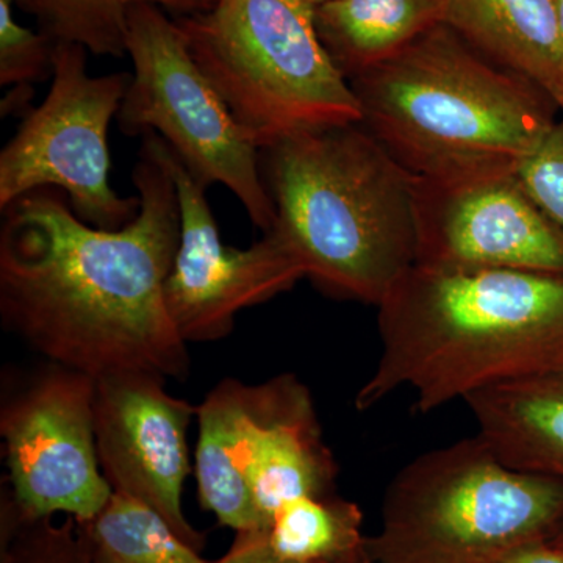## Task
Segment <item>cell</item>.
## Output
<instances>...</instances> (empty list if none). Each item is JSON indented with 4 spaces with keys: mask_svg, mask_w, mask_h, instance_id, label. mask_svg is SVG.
<instances>
[{
    "mask_svg": "<svg viewBox=\"0 0 563 563\" xmlns=\"http://www.w3.org/2000/svg\"><path fill=\"white\" fill-rule=\"evenodd\" d=\"M132 180L140 211L118 231L81 221L57 188L2 210L0 320L47 362L92 379L146 372L181 380L190 357L165 302L179 199L154 132L143 135Z\"/></svg>",
    "mask_w": 563,
    "mask_h": 563,
    "instance_id": "6da1fadb",
    "label": "cell"
},
{
    "mask_svg": "<svg viewBox=\"0 0 563 563\" xmlns=\"http://www.w3.org/2000/svg\"><path fill=\"white\" fill-rule=\"evenodd\" d=\"M377 309L380 357L361 412L410 388L429 413L563 366V274L413 266Z\"/></svg>",
    "mask_w": 563,
    "mask_h": 563,
    "instance_id": "7a4b0ae2",
    "label": "cell"
},
{
    "mask_svg": "<svg viewBox=\"0 0 563 563\" xmlns=\"http://www.w3.org/2000/svg\"><path fill=\"white\" fill-rule=\"evenodd\" d=\"M261 168L272 231L320 290L379 307L417 265V177L362 124L280 141Z\"/></svg>",
    "mask_w": 563,
    "mask_h": 563,
    "instance_id": "3957f363",
    "label": "cell"
},
{
    "mask_svg": "<svg viewBox=\"0 0 563 563\" xmlns=\"http://www.w3.org/2000/svg\"><path fill=\"white\" fill-rule=\"evenodd\" d=\"M350 84L362 128L420 179L518 172L558 109L446 24Z\"/></svg>",
    "mask_w": 563,
    "mask_h": 563,
    "instance_id": "277c9868",
    "label": "cell"
},
{
    "mask_svg": "<svg viewBox=\"0 0 563 563\" xmlns=\"http://www.w3.org/2000/svg\"><path fill=\"white\" fill-rule=\"evenodd\" d=\"M176 21L192 58L258 150L361 124V102L322 44L307 0H217Z\"/></svg>",
    "mask_w": 563,
    "mask_h": 563,
    "instance_id": "5b68a950",
    "label": "cell"
},
{
    "mask_svg": "<svg viewBox=\"0 0 563 563\" xmlns=\"http://www.w3.org/2000/svg\"><path fill=\"white\" fill-rule=\"evenodd\" d=\"M563 525V483L506 465L479 435L418 455L393 477L373 563H492Z\"/></svg>",
    "mask_w": 563,
    "mask_h": 563,
    "instance_id": "8992f818",
    "label": "cell"
},
{
    "mask_svg": "<svg viewBox=\"0 0 563 563\" xmlns=\"http://www.w3.org/2000/svg\"><path fill=\"white\" fill-rule=\"evenodd\" d=\"M128 55L133 73L118 111L120 131L157 133L203 187L221 184L255 228L272 231L276 209L263 181L261 150L192 58L176 18L151 3L133 7Z\"/></svg>",
    "mask_w": 563,
    "mask_h": 563,
    "instance_id": "52a82bcc",
    "label": "cell"
},
{
    "mask_svg": "<svg viewBox=\"0 0 563 563\" xmlns=\"http://www.w3.org/2000/svg\"><path fill=\"white\" fill-rule=\"evenodd\" d=\"M88 54L79 44L55 46L49 92L0 152V210L29 192L57 188L81 221L118 231L141 203L139 195H118L110 184L109 129L132 73L91 76Z\"/></svg>",
    "mask_w": 563,
    "mask_h": 563,
    "instance_id": "ba28073f",
    "label": "cell"
},
{
    "mask_svg": "<svg viewBox=\"0 0 563 563\" xmlns=\"http://www.w3.org/2000/svg\"><path fill=\"white\" fill-rule=\"evenodd\" d=\"M96 379L47 362L0 406L9 495L25 517L65 514L87 523L111 490L98 457Z\"/></svg>",
    "mask_w": 563,
    "mask_h": 563,
    "instance_id": "9c48e42d",
    "label": "cell"
},
{
    "mask_svg": "<svg viewBox=\"0 0 563 563\" xmlns=\"http://www.w3.org/2000/svg\"><path fill=\"white\" fill-rule=\"evenodd\" d=\"M154 136L180 210L179 247L165 284L166 309L185 343L217 342L233 331L242 310L291 290L306 273L273 231L246 250L225 246L207 199L209 188Z\"/></svg>",
    "mask_w": 563,
    "mask_h": 563,
    "instance_id": "30bf717a",
    "label": "cell"
},
{
    "mask_svg": "<svg viewBox=\"0 0 563 563\" xmlns=\"http://www.w3.org/2000/svg\"><path fill=\"white\" fill-rule=\"evenodd\" d=\"M417 265L563 274V233L517 172L415 181Z\"/></svg>",
    "mask_w": 563,
    "mask_h": 563,
    "instance_id": "8fae6325",
    "label": "cell"
},
{
    "mask_svg": "<svg viewBox=\"0 0 563 563\" xmlns=\"http://www.w3.org/2000/svg\"><path fill=\"white\" fill-rule=\"evenodd\" d=\"M165 377L111 373L96 379L95 433L99 463L111 490L162 515L174 532L202 551L206 537L184 512L191 473L188 429L198 406L166 391Z\"/></svg>",
    "mask_w": 563,
    "mask_h": 563,
    "instance_id": "7c38bea8",
    "label": "cell"
},
{
    "mask_svg": "<svg viewBox=\"0 0 563 563\" xmlns=\"http://www.w3.org/2000/svg\"><path fill=\"white\" fill-rule=\"evenodd\" d=\"M339 466L309 388L295 374L263 383V412L247 483L263 531L285 504L335 495Z\"/></svg>",
    "mask_w": 563,
    "mask_h": 563,
    "instance_id": "4fadbf2b",
    "label": "cell"
},
{
    "mask_svg": "<svg viewBox=\"0 0 563 563\" xmlns=\"http://www.w3.org/2000/svg\"><path fill=\"white\" fill-rule=\"evenodd\" d=\"M263 384L221 380L198 406L196 481L203 509L235 532L261 528L247 470L261 426Z\"/></svg>",
    "mask_w": 563,
    "mask_h": 563,
    "instance_id": "5bb4252c",
    "label": "cell"
},
{
    "mask_svg": "<svg viewBox=\"0 0 563 563\" xmlns=\"http://www.w3.org/2000/svg\"><path fill=\"white\" fill-rule=\"evenodd\" d=\"M446 25L563 109V36L553 0H451Z\"/></svg>",
    "mask_w": 563,
    "mask_h": 563,
    "instance_id": "9a60e30c",
    "label": "cell"
},
{
    "mask_svg": "<svg viewBox=\"0 0 563 563\" xmlns=\"http://www.w3.org/2000/svg\"><path fill=\"white\" fill-rule=\"evenodd\" d=\"M506 465L563 483V366L485 388L463 401Z\"/></svg>",
    "mask_w": 563,
    "mask_h": 563,
    "instance_id": "2e32d148",
    "label": "cell"
},
{
    "mask_svg": "<svg viewBox=\"0 0 563 563\" xmlns=\"http://www.w3.org/2000/svg\"><path fill=\"white\" fill-rule=\"evenodd\" d=\"M451 0H336L318 7L317 29L347 80L390 60L439 25Z\"/></svg>",
    "mask_w": 563,
    "mask_h": 563,
    "instance_id": "e0dca14e",
    "label": "cell"
},
{
    "mask_svg": "<svg viewBox=\"0 0 563 563\" xmlns=\"http://www.w3.org/2000/svg\"><path fill=\"white\" fill-rule=\"evenodd\" d=\"M55 44H79L98 57L128 55L129 13L141 3L174 18L210 10L217 0H13Z\"/></svg>",
    "mask_w": 563,
    "mask_h": 563,
    "instance_id": "ac0fdd59",
    "label": "cell"
},
{
    "mask_svg": "<svg viewBox=\"0 0 563 563\" xmlns=\"http://www.w3.org/2000/svg\"><path fill=\"white\" fill-rule=\"evenodd\" d=\"M363 514L336 495L299 498L274 515L268 542L274 553L298 563H350L366 554Z\"/></svg>",
    "mask_w": 563,
    "mask_h": 563,
    "instance_id": "d6986e66",
    "label": "cell"
},
{
    "mask_svg": "<svg viewBox=\"0 0 563 563\" xmlns=\"http://www.w3.org/2000/svg\"><path fill=\"white\" fill-rule=\"evenodd\" d=\"M92 563H210L147 504L111 493L106 507L79 523Z\"/></svg>",
    "mask_w": 563,
    "mask_h": 563,
    "instance_id": "ffe728a7",
    "label": "cell"
},
{
    "mask_svg": "<svg viewBox=\"0 0 563 563\" xmlns=\"http://www.w3.org/2000/svg\"><path fill=\"white\" fill-rule=\"evenodd\" d=\"M0 563H92L90 548L76 518L54 523L31 518L14 506L9 492L0 503Z\"/></svg>",
    "mask_w": 563,
    "mask_h": 563,
    "instance_id": "44dd1931",
    "label": "cell"
},
{
    "mask_svg": "<svg viewBox=\"0 0 563 563\" xmlns=\"http://www.w3.org/2000/svg\"><path fill=\"white\" fill-rule=\"evenodd\" d=\"M13 0H0V85L32 87L52 79L57 44L41 32L24 27L14 18Z\"/></svg>",
    "mask_w": 563,
    "mask_h": 563,
    "instance_id": "7402d4cb",
    "label": "cell"
},
{
    "mask_svg": "<svg viewBox=\"0 0 563 563\" xmlns=\"http://www.w3.org/2000/svg\"><path fill=\"white\" fill-rule=\"evenodd\" d=\"M536 150L518 168L533 202L563 233V109Z\"/></svg>",
    "mask_w": 563,
    "mask_h": 563,
    "instance_id": "603a6c76",
    "label": "cell"
},
{
    "mask_svg": "<svg viewBox=\"0 0 563 563\" xmlns=\"http://www.w3.org/2000/svg\"><path fill=\"white\" fill-rule=\"evenodd\" d=\"M368 554V551H366ZM363 554V555H366ZM362 555V558H363ZM358 558L357 561H361ZM350 562V563H355ZM210 563H298L285 561L274 553L273 548L269 547L268 531H261V529H251V531L236 532L235 540L232 547L229 548L228 553L222 555L218 561Z\"/></svg>",
    "mask_w": 563,
    "mask_h": 563,
    "instance_id": "cb8c5ba5",
    "label": "cell"
},
{
    "mask_svg": "<svg viewBox=\"0 0 563 563\" xmlns=\"http://www.w3.org/2000/svg\"><path fill=\"white\" fill-rule=\"evenodd\" d=\"M492 563H563V548L550 540H537L507 551Z\"/></svg>",
    "mask_w": 563,
    "mask_h": 563,
    "instance_id": "d4e9b609",
    "label": "cell"
},
{
    "mask_svg": "<svg viewBox=\"0 0 563 563\" xmlns=\"http://www.w3.org/2000/svg\"><path fill=\"white\" fill-rule=\"evenodd\" d=\"M31 99H33V88L11 87L2 101V117L21 113V117L24 118L32 109Z\"/></svg>",
    "mask_w": 563,
    "mask_h": 563,
    "instance_id": "484cf974",
    "label": "cell"
},
{
    "mask_svg": "<svg viewBox=\"0 0 563 563\" xmlns=\"http://www.w3.org/2000/svg\"><path fill=\"white\" fill-rule=\"evenodd\" d=\"M555 13H558L559 25L563 36V0H553Z\"/></svg>",
    "mask_w": 563,
    "mask_h": 563,
    "instance_id": "4316f807",
    "label": "cell"
},
{
    "mask_svg": "<svg viewBox=\"0 0 563 563\" xmlns=\"http://www.w3.org/2000/svg\"><path fill=\"white\" fill-rule=\"evenodd\" d=\"M307 2L318 9V7L328 5V3L336 2V0H307Z\"/></svg>",
    "mask_w": 563,
    "mask_h": 563,
    "instance_id": "83f0119b",
    "label": "cell"
},
{
    "mask_svg": "<svg viewBox=\"0 0 563 563\" xmlns=\"http://www.w3.org/2000/svg\"><path fill=\"white\" fill-rule=\"evenodd\" d=\"M553 542L558 544V547L563 548V525L562 528L559 529L558 533H555Z\"/></svg>",
    "mask_w": 563,
    "mask_h": 563,
    "instance_id": "f1b7e54d",
    "label": "cell"
},
{
    "mask_svg": "<svg viewBox=\"0 0 563 563\" xmlns=\"http://www.w3.org/2000/svg\"><path fill=\"white\" fill-rule=\"evenodd\" d=\"M355 563H373L372 558H369V554L363 555L361 561H357Z\"/></svg>",
    "mask_w": 563,
    "mask_h": 563,
    "instance_id": "f546056e",
    "label": "cell"
}]
</instances>
